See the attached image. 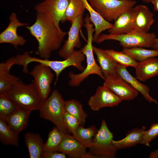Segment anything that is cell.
<instances>
[{
  "label": "cell",
  "mask_w": 158,
  "mask_h": 158,
  "mask_svg": "<svg viewBox=\"0 0 158 158\" xmlns=\"http://www.w3.org/2000/svg\"><path fill=\"white\" fill-rule=\"evenodd\" d=\"M5 92L20 108L32 111H39L44 101L33 83L27 84L19 80Z\"/></svg>",
  "instance_id": "obj_3"
},
{
  "label": "cell",
  "mask_w": 158,
  "mask_h": 158,
  "mask_svg": "<svg viewBox=\"0 0 158 158\" xmlns=\"http://www.w3.org/2000/svg\"><path fill=\"white\" fill-rule=\"evenodd\" d=\"M158 136V123H154L149 129L144 132L141 144L150 147L151 141Z\"/></svg>",
  "instance_id": "obj_34"
},
{
  "label": "cell",
  "mask_w": 158,
  "mask_h": 158,
  "mask_svg": "<svg viewBox=\"0 0 158 158\" xmlns=\"http://www.w3.org/2000/svg\"><path fill=\"white\" fill-rule=\"evenodd\" d=\"M19 108L6 92L0 93V118L6 120Z\"/></svg>",
  "instance_id": "obj_31"
},
{
  "label": "cell",
  "mask_w": 158,
  "mask_h": 158,
  "mask_svg": "<svg viewBox=\"0 0 158 158\" xmlns=\"http://www.w3.org/2000/svg\"><path fill=\"white\" fill-rule=\"evenodd\" d=\"M109 56L118 64L127 67L132 66L135 68L138 62L122 51H117L113 49L104 50Z\"/></svg>",
  "instance_id": "obj_32"
},
{
  "label": "cell",
  "mask_w": 158,
  "mask_h": 158,
  "mask_svg": "<svg viewBox=\"0 0 158 158\" xmlns=\"http://www.w3.org/2000/svg\"><path fill=\"white\" fill-rule=\"evenodd\" d=\"M65 134L56 127H54L49 133L47 140L44 143L43 151H58Z\"/></svg>",
  "instance_id": "obj_28"
},
{
  "label": "cell",
  "mask_w": 158,
  "mask_h": 158,
  "mask_svg": "<svg viewBox=\"0 0 158 158\" xmlns=\"http://www.w3.org/2000/svg\"><path fill=\"white\" fill-rule=\"evenodd\" d=\"M85 58V56L81 50H75L69 57L62 61L51 60L32 57L29 54L25 59L24 64L26 66H28L30 63L35 62L44 64L49 67L56 74L55 85L61 73L68 67L73 66L82 72L85 68L82 64Z\"/></svg>",
  "instance_id": "obj_7"
},
{
  "label": "cell",
  "mask_w": 158,
  "mask_h": 158,
  "mask_svg": "<svg viewBox=\"0 0 158 158\" xmlns=\"http://www.w3.org/2000/svg\"><path fill=\"white\" fill-rule=\"evenodd\" d=\"M149 157L150 158H158V149L154 152H151L150 154Z\"/></svg>",
  "instance_id": "obj_38"
},
{
  "label": "cell",
  "mask_w": 158,
  "mask_h": 158,
  "mask_svg": "<svg viewBox=\"0 0 158 158\" xmlns=\"http://www.w3.org/2000/svg\"><path fill=\"white\" fill-rule=\"evenodd\" d=\"M85 9L82 0H70L65 13L63 22L67 20L71 23L76 17L83 14Z\"/></svg>",
  "instance_id": "obj_33"
},
{
  "label": "cell",
  "mask_w": 158,
  "mask_h": 158,
  "mask_svg": "<svg viewBox=\"0 0 158 158\" xmlns=\"http://www.w3.org/2000/svg\"><path fill=\"white\" fill-rule=\"evenodd\" d=\"M141 1L145 3H150L151 2L152 0H141Z\"/></svg>",
  "instance_id": "obj_40"
},
{
  "label": "cell",
  "mask_w": 158,
  "mask_h": 158,
  "mask_svg": "<svg viewBox=\"0 0 158 158\" xmlns=\"http://www.w3.org/2000/svg\"><path fill=\"white\" fill-rule=\"evenodd\" d=\"M64 122L68 130L72 135L80 125L78 120L75 117L66 111L64 116Z\"/></svg>",
  "instance_id": "obj_35"
},
{
  "label": "cell",
  "mask_w": 158,
  "mask_h": 158,
  "mask_svg": "<svg viewBox=\"0 0 158 158\" xmlns=\"http://www.w3.org/2000/svg\"><path fill=\"white\" fill-rule=\"evenodd\" d=\"M84 21L87 40L86 44L81 49V50L86 57L87 65L85 69L80 73L75 74L71 72L68 73V75L70 79L68 84L70 86L72 87L79 86L81 82L92 74L97 75L104 80L105 79L99 66L97 65L94 58L92 43L95 29L88 15L85 17Z\"/></svg>",
  "instance_id": "obj_2"
},
{
  "label": "cell",
  "mask_w": 158,
  "mask_h": 158,
  "mask_svg": "<svg viewBox=\"0 0 158 158\" xmlns=\"http://www.w3.org/2000/svg\"><path fill=\"white\" fill-rule=\"evenodd\" d=\"M13 57L0 63V93L5 92L19 78L10 73L11 67L15 65Z\"/></svg>",
  "instance_id": "obj_23"
},
{
  "label": "cell",
  "mask_w": 158,
  "mask_h": 158,
  "mask_svg": "<svg viewBox=\"0 0 158 158\" xmlns=\"http://www.w3.org/2000/svg\"><path fill=\"white\" fill-rule=\"evenodd\" d=\"M151 3L153 5L154 10L158 12V0H152Z\"/></svg>",
  "instance_id": "obj_39"
},
{
  "label": "cell",
  "mask_w": 158,
  "mask_h": 158,
  "mask_svg": "<svg viewBox=\"0 0 158 158\" xmlns=\"http://www.w3.org/2000/svg\"><path fill=\"white\" fill-rule=\"evenodd\" d=\"M123 100L104 85L97 87L95 93L90 98L88 104L93 111H97L102 108L117 106Z\"/></svg>",
  "instance_id": "obj_11"
},
{
  "label": "cell",
  "mask_w": 158,
  "mask_h": 158,
  "mask_svg": "<svg viewBox=\"0 0 158 158\" xmlns=\"http://www.w3.org/2000/svg\"><path fill=\"white\" fill-rule=\"evenodd\" d=\"M117 73L120 77L140 92L147 101L150 103L157 104V100L150 95V90L149 87L139 81L136 78L132 76L128 71L126 67L118 64Z\"/></svg>",
  "instance_id": "obj_18"
},
{
  "label": "cell",
  "mask_w": 158,
  "mask_h": 158,
  "mask_svg": "<svg viewBox=\"0 0 158 158\" xmlns=\"http://www.w3.org/2000/svg\"><path fill=\"white\" fill-rule=\"evenodd\" d=\"M156 35L154 32L143 33L135 31L120 35L101 34L95 42L100 44L109 40L117 41L123 48L134 47L152 48Z\"/></svg>",
  "instance_id": "obj_6"
},
{
  "label": "cell",
  "mask_w": 158,
  "mask_h": 158,
  "mask_svg": "<svg viewBox=\"0 0 158 158\" xmlns=\"http://www.w3.org/2000/svg\"><path fill=\"white\" fill-rule=\"evenodd\" d=\"M66 154L58 151H43L41 155L42 158H66Z\"/></svg>",
  "instance_id": "obj_36"
},
{
  "label": "cell",
  "mask_w": 158,
  "mask_h": 158,
  "mask_svg": "<svg viewBox=\"0 0 158 158\" xmlns=\"http://www.w3.org/2000/svg\"><path fill=\"white\" fill-rule=\"evenodd\" d=\"M122 51L129 55L137 62L142 61L150 57L158 56V50L147 49L140 47L123 48Z\"/></svg>",
  "instance_id": "obj_30"
},
{
  "label": "cell",
  "mask_w": 158,
  "mask_h": 158,
  "mask_svg": "<svg viewBox=\"0 0 158 158\" xmlns=\"http://www.w3.org/2000/svg\"><path fill=\"white\" fill-rule=\"evenodd\" d=\"M25 144L30 158H41L44 143L38 134L27 133L24 135Z\"/></svg>",
  "instance_id": "obj_25"
},
{
  "label": "cell",
  "mask_w": 158,
  "mask_h": 158,
  "mask_svg": "<svg viewBox=\"0 0 158 158\" xmlns=\"http://www.w3.org/2000/svg\"><path fill=\"white\" fill-rule=\"evenodd\" d=\"M146 129L145 126H143L141 128L132 129L126 134L125 137L122 139L118 140H113L112 144L117 150L129 148L138 144H141L144 132Z\"/></svg>",
  "instance_id": "obj_22"
},
{
  "label": "cell",
  "mask_w": 158,
  "mask_h": 158,
  "mask_svg": "<svg viewBox=\"0 0 158 158\" xmlns=\"http://www.w3.org/2000/svg\"><path fill=\"white\" fill-rule=\"evenodd\" d=\"M133 31L146 33L155 21L154 14L148 8L143 5L133 7Z\"/></svg>",
  "instance_id": "obj_14"
},
{
  "label": "cell",
  "mask_w": 158,
  "mask_h": 158,
  "mask_svg": "<svg viewBox=\"0 0 158 158\" xmlns=\"http://www.w3.org/2000/svg\"><path fill=\"white\" fill-rule=\"evenodd\" d=\"M82 1L89 13L90 20L94 27L93 42H95L101 33L111 28L113 24L105 20L92 7L87 0Z\"/></svg>",
  "instance_id": "obj_21"
},
{
  "label": "cell",
  "mask_w": 158,
  "mask_h": 158,
  "mask_svg": "<svg viewBox=\"0 0 158 158\" xmlns=\"http://www.w3.org/2000/svg\"><path fill=\"white\" fill-rule=\"evenodd\" d=\"M86 148L70 134H65L58 152L71 158H85L88 153Z\"/></svg>",
  "instance_id": "obj_16"
},
{
  "label": "cell",
  "mask_w": 158,
  "mask_h": 158,
  "mask_svg": "<svg viewBox=\"0 0 158 158\" xmlns=\"http://www.w3.org/2000/svg\"><path fill=\"white\" fill-rule=\"evenodd\" d=\"M26 28L37 41L36 54L43 59H49L51 53L61 46L68 34L47 16L39 12L34 23Z\"/></svg>",
  "instance_id": "obj_1"
},
{
  "label": "cell",
  "mask_w": 158,
  "mask_h": 158,
  "mask_svg": "<svg viewBox=\"0 0 158 158\" xmlns=\"http://www.w3.org/2000/svg\"><path fill=\"white\" fill-rule=\"evenodd\" d=\"M83 15H79L72 21L71 26L68 32V39L59 51V55L61 57L66 59L73 53L75 48L81 47L79 34L80 30L85 22Z\"/></svg>",
  "instance_id": "obj_12"
},
{
  "label": "cell",
  "mask_w": 158,
  "mask_h": 158,
  "mask_svg": "<svg viewBox=\"0 0 158 158\" xmlns=\"http://www.w3.org/2000/svg\"><path fill=\"white\" fill-rule=\"evenodd\" d=\"M18 134L8 125L5 120L0 118V140L2 143L18 147Z\"/></svg>",
  "instance_id": "obj_26"
},
{
  "label": "cell",
  "mask_w": 158,
  "mask_h": 158,
  "mask_svg": "<svg viewBox=\"0 0 158 158\" xmlns=\"http://www.w3.org/2000/svg\"><path fill=\"white\" fill-rule=\"evenodd\" d=\"M31 110L19 108L6 120L8 125L19 134L27 127Z\"/></svg>",
  "instance_id": "obj_24"
},
{
  "label": "cell",
  "mask_w": 158,
  "mask_h": 158,
  "mask_svg": "<svg viewBox=\"0 0 158 158\" xmlns=\"http://www.w3.org/2000/svg\"><path fill=\"white\" fill-rule=\"evenodd\" d=\"M98 130L94 125L87 128L80 125L72 135L86 148H89L91 146L92 139Z\"/></svg>",
  "instance_id": "obj_27"
},
{
  "label": "cell",
  "mask_w": 158,
  "mask_h": 158,
  "mask_svg": "<svg viewBox=\"0 0 158 158\" xmlns=\"http://www.w3.org/2000/svg\"><path fill=\"white\" fill-rule=\"evenodd\" d=\"M103 85L107 87L123 100L130 101L136 98L139 92L121 77L105 78Z\"/></svg>",
  "instance_id": "obj_15"
},
{
  "label": "cell",
  "mask_w": 158,
  "mask_h": 158,
  "mask_svg": "<svg viewBox=\"0 0 158 158\" xmlns=\"http://www.w3.org/2000/svg\"><path fill=\"white\" fill-rule=\"evenodd\" d=\"M70 0H44L35 7L36 12L44 14L56 25L63 22L65 13Z\"/></svg>",
  "instance_id": "obj_10"
},
{
  "label": "cell",
  "mask_w": 158,
  "mask_h": 158,
  "mask_svg": "<svg viewBox=\"0 0 158 158\" xmlns=\"http://www.w3.org/2000/svg\"><path fill=\"white\" fill-rule=\"evenodd\" d=\"M52 70L44 64L39 63L30 72L33 78V84L41 98L45 101L49 97L54 74Z\"/></svg>",
  "instance_id": "obj_9"
},
{
  "label": "cell",
  "mask_w": 158,
  "mask_h": 158,
  "mask_svg": "<svg viewBox=\"0 0 158 158\" xmlns=\"http://www.w3.org/2000/svg\"><path fill=\"white\" fill-rule=\"evenodd\" d=\"M92 7L105 20L115 21L122 13L133 8L134 0H87Z\"/></svg>",
  "instance_id": "obj_8"
},
{
  "label": "cell",
  "mask_w": 158,
  "mask_h": 158,
  "mask_svg": "<svg viewBox=\"0 0 158 158\" xmlns=\"http://www.w3.org/2000/svg\"></svg>",
  "instance_id": "obj_41"
},
{
  "label": "cell",
  "mask_w": 158,
  "mask_h": 158,
  "mask_svg": "<svg viewBox=\"0 0 158 158\" xmlns=\"http://www.w3.org/2000/svg\"><path fill=\"white\" fill-rule=\"evenodd\" d=\"M135 69L136 77L140 81H145L158 76V59L151 57L138 62Z\"/></svg>",
  "instance_id": "obj_19"
},
{
  "label": "cell",
  "mask_w": 158,
  "mask_h": 158,
  "mask_svg": "<svg viewBox=\"0 0 158 158\" xmlns=\"http://www.w3.org/2000/svg\"><path fill=\"white\" fill-rule=\"evenodd\" d=\"M113 137L105 120L103 119L100 128L92 139L89 152L95 158L115 157L117 150L112 143Z\"/></svg>",
  "instance_id": "obj_5"
},
{
  "label": "cell",
  "mask_w": 158,
  "mask_h": 158,
  "mask_svg": "<svg viewBox=\"0 0 158 158\" xmlns=\"http://www.w3.org/2000/svg\"><path fill=\"white\" fill-rule=\"evenodd\" d=\"M133 8L122 13L114 21L112 27L108 30L109 34L120 35L133 31Z\"/></svg>",
  "instance_id": "obj_20"
},
{
  "label": "cell",
  "mask_w": 158,
  "mask_h": 158,
  "mask_svg": "<svg viewBox=\"0 0 158 158\" xmlns=\"http://www.w3.org/2000/svg\"><path fill=\"white\" fill-rule=\"evenodd\" d=\"M152 48L158 51V38L156 37L154 39Z\"/></svg>",
  "instance_id": "obj_37"
},
{
  "label": "cell",
  "mask_w": 158,
  "mask_h": 158,
  "mask_svg": "<svg viewBox=\"0 0 158 158\" xmlns=\"http://www.w3.org/2000/svg\"><path fill=\"white\" fill-rule=\"evenodd\" d=\"M65 101L56 90H54L44 101L40 111V117L53 123L60 131L65 134H70L64 122L66 112Z\"/></svg>",
  "instance_id": "obj_4"
},
{
  "label": "cell",
  "mask_w": 158,
  "mask_h": 158,
  "mask_svg": "<svg viewBox=\"0 0 158 158\" xmlns=\"http://www.w3.org/2000/svg\"><path fill=\"white\" fill-rule=\"evenodd\" d=\"M9 19L8 25L0 34V43L11 44L17 49L18 46L24 45L26 42L23 37L18 35L17 28L20 26H27L28 24L19 21L16 14L14 12L12 13Z\"/></svg>",
  "instance_id": "obj_13"
},
{
  "label": "cell",
  "mask_w": 158,
  "mask_h": 158,
  "mask_svg": "<svg viewBox=\"0 0 158 158\" xmlns=\"http://www.w3.org/2000/svg\"><path fill=\"white\" fill-rule=\"evenodd\" d=\"M93 50L105 78L116 79L120 78L117 73L118 64L111 58L104 50L94 46Z\"/></svg>",
  "instance_id": "obj_17"
},
{
  "label": "cell",
  "mask_w": 158,
  "mask_h": 158,
  "mask_svg": "<svg viewBox=\"0 0 158 158\" xmlns=\"http://www.w3.org/2000/svg\"><path fill=\"white\" fill-rule=\"evenodd\" d=\"M65 107L66 111L75 117L78 120L80 125L83 126L84 125L87 115L79 102L74 99L66 101Z\"/></svg>",
  "instance_id": "obj_29"
}]
</instances>
